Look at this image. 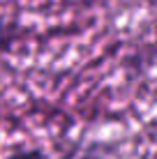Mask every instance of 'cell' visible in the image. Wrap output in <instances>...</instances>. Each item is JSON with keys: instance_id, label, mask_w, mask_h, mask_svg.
<instances>
[{"instance_id": "cell-1", "label": "cell", "mask_w": 157, "mask_h": 159, "mask_svg": "<svg viewBox=\"0 0 157 159\" xmlns=\"http://www.w3.org/2000/svg\"><path fill=\"white\" fill-rule=\"evenodd\" d=\"M5 159H48V155L39 148H21V150H14L12 155H7Z\"/></svg>"}]
</instances>
